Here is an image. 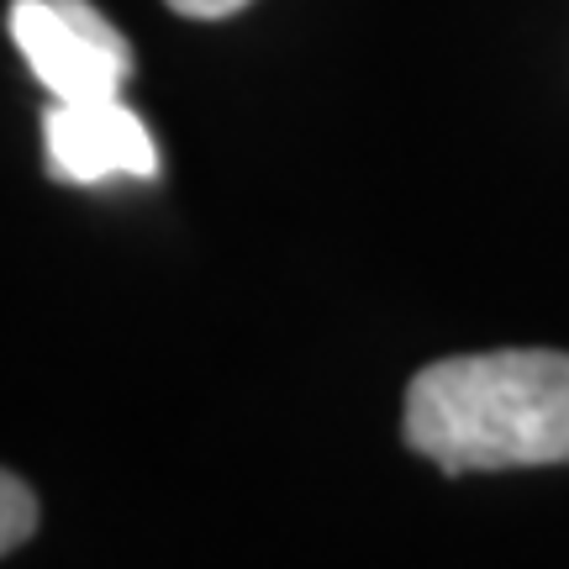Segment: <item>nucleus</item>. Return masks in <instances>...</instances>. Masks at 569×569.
I'll list each match as a JSON object with an SVG mask.
<instances>
[{
    "label": "nucleus",
    "mask_w": 569,
    "mask_h": 569,
    "mask_svg": "<svg viewBox=\"0 0 569 569\" xmlns=\"http://www.w3.org/2000/svg\"><path fill=\"white\" fill-rule=\"evenodd\" d=\"M11 42L53 101H117L132 80V42L90 0H11Z\"/></svg>",
    "instance_id": "obj_2"
},
{
    "label": "nucleus",
    "mask_w": 569,
    "mask_h": 569,
    "mask_svg": "<svg viewBox=\"0 0 569 569\" xmlns=\"http://www.w3.org/2000/svg\"><path fill=\"white\" fill-rule=\"evenodd\" d=\"M32 532H38V496L11 469H0V553L21 549Z\"/></svg>",
    "instance_id": "obj_4"
},
{
    "label": "nucleus",
    "mask_w": 569,
    "mask_h": 569,
    "mask_svg": "<svg viewBox=\"0 0 569 569\" xmlns=\"http://www.w3.org/2000/svg\"><path fill=\"white\" fill-rule=\"evenodd\" d=\"M42 153L59 184H106V180H153L159 148L142 117L117 101H53L42 117Z\"/></svg>",
    "instance_id": "obj_3"
},
{
    "label": "nucleus",
    "mask_w": 569,
    "mask_h": 569,
    "mask_svg": "<svg viewBox=\"0 0 569 569\" xmlns=\"http://www.w3.org/2000/svg\"><path fill=\"white\" fill-rule=\"evenodd\" d=\"M401 432L443 475L569 465V353L496 348L438 359L407 386Z\"/></svg>",
    "instance_id": "obj_1"
},
{
    "label": "nucleus",
    "mask_w": 569,
    "mask_h": 569,
    "mask_svg": "<svg viewBox=\"0 0 569 569\" xmlns=\"http://www.w3.org/2000/svg\"><path fill=\"white\" fill-rule=\"evenodd\" d=\"M169 11H180V17L190 21H227V17H238L248 0H163Z\"/></svg>",
    "instance_id": "obj_5"
}]
</instances>
